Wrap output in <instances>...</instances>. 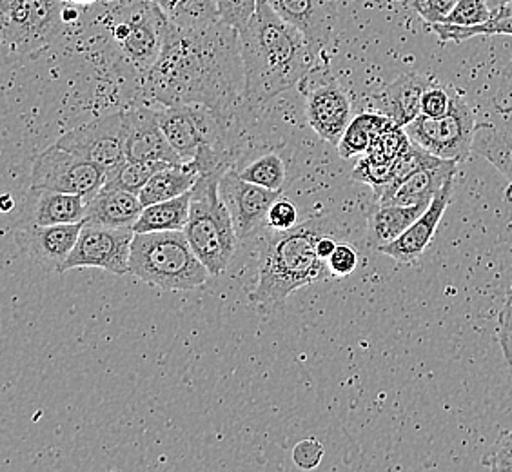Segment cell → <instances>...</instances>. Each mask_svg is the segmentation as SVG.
Wrapping results in <instances>:
<instances>
[{
	"mask_svg": "<svg viewBox=\"0 0 512 472\" xmlns=\"http://www.w3.org/2000/svg\"><path fill=\"white\" fill-rule=\"evenodd\" d=\"M142 79L144 97L158 106L193 104L229 117L246 102L238 31L222 20L197 28L169 22L157 62Z\"/></svg>",
	"mask_w": 512,
	"mask_h": 472,
	"instance_id": "1",
	"label": "cell"
},
{
	"mask_svg": "<svg viewBox=\"0 0 512 472\" xmlns=\"http://www.w3.org/2000/svg\"><path fill=\"white\" fill-rule=\"evenodd\" d=\"M238 42L249 108L262 106L298 86L318 59L311 42L267 0H258L253 17L238 30Z\"/></svg>",
	"mask_w": 512,
	"mask_h": 472,
	"instance_id": "2",
	"label": "cell"
},
{
	"mask_svg": "<svg viewBox=\"0 0 512 472\" xmlns=\"http://www.w3.org/2000/svg\"><path fill=\"white\" fill-rule=\"evenodd\" d=\"M333 229L325 218H311L293 229L273 231L267 236L260 247L258 280L249 300L269 311L286 304L291 293L331 275L327 260L316 251V244Z\"/></svg>",
	"mask_w": 512,
	"mask_h": 472,
	"instance_id": "3",
	"label": "cell"
},
{
	"mask_svg": "<svg viewBox=\"0 0 512 472\" xmlns=\"http://www.w3.org/2000/svg\"><path fill=\"white\" fill-rule=\"evenodd\" d=\"M129 273L166 291L197 289L211 276L184 231L135 233Z\"/></svg>",
	"mask_w": 512,
	"mask_h": 472,
	"instance_id": "4",
	"label": "cell"
},
{
	"mask_svg": "<svg viewBox=\"0 0 512 472\" xmlns=\"http://www.w3.org/2000/svg\"><path fill=\"white\" fill-rule=\"evenodd\" d=\"M229 168L200 175L191 189L188 226L184 229L193 251L211 276L222 275L237 251V231L220 195V180Z\"/></svg>",
	"mask_w": 512,
	"mask_h": 472,
	"instance_id": "5",
	"label": "cell"
},
{
	"mask_svg": "<svg viewBox=\"0 0 512 472\" xmlns=\"http://www.w3.org/2000/svg\"><path fill=\"white\" fill-rule=\"evenodd\" d=\"M169 20L149 0H113L108 30L120 57L144 77L164 46Z\"/></svg>",
	"mask_w": 512,
	"mask_h": 472,
	"instance_id": "6",
	"label": "cell"
},
{
	"mask_svg": "<svg viewBox=\"0 0 512 472\" xmlns=\"http://www.w3.org/2000/svg\"><path fill=\"white\" fill-rule=\"evenodd\" d=\"M66 0H0L2 40L15 55L42 51L59 35Z\"/></svg>",
	"mask_w": 512,
	"mask_h": 472,
	"instance_id": "7",
	"label": "cell"
},
{
	"mask_svg": "<svg viewBox=\"0 0 512 472\" xmlns=\"http://www.w3.org/2000/svg\"><path fill=\"white\" fill-rule=\"evenodd\" d=\"M473 109L462 95L451 93V108L444 117H420L405 126L411 142L444 160L463 162L471 155L476 135Z\"/></svg>",
	"mask_w": 512,
	"mask_h": 472,
	"instance_id": "8",
	"label": "cell"
},
{
	"mask_svg": "<svg viewBox=\"0 0 512 472\" xmlns=\"http://www.w3.org/2000/svg\"><path fill=\"white\" fill-rule=\"evenodd\" d=\"M108 173L57 144L42 151L31 168V191L73 193L91 200L106 184Z\"/></svg>",
	"mask_w": 512,
	"mask_h": 472,
	"instance_id": "9",
	"label": "cell"
},
{
	"mask_svg": "<svg viewBox=\"0 0 512 472\" xmlns=\"http://www.w3.org/2000/svg\"><path fill=\"white\" fill-rule=\"evenodd\" d=\"M126 135V111H120L71 129L57 140V146L86 158L109 173L128 160Z\"/></svg>",
	"mask_w": 512,
	"mask_h": 472,
	"instance_id": "10",
	"label": "cell"
},
{
	"mask_svg": "<svg viewBox=\"0 0 512 472\" xmlns=\"http://www.w3.org/2000/svg\"><path fill=\"white\" fill-rule=\"evenodd\" d=\"M135 231L129 227H106L84 224L79 242L59 273L79 267H97L113 275H128L131 244Z\"/></svg>",
	"mask_w": 512,
	"mask_h": 472,
	"instance_id": "11",
	"label": "cell"
},
{
	"mask_svg": "<svg viewBox=\"0 0 512 472\" xmlns=\"http://www.w3.org/2000/svg\"><path fill=\"white\" fill-rule=\"evenodd\" d=\"M158 118L169 144L184 162L195 160L200 148L215 146L217 142L220 117L204 106H160Z\"/></svg>",
	"mask_w": 512,
	"mask_h": 472,
	"instance_id": "12",
	"label": "cell"
},
{
	"mask_svg": "<svg viewBox=\"0 0 512 472\" xmlns=\"http://www.w3.org/2000/svg\"><path fill=\"white\" fill-rule=\"evenodd\" d=\"M220 195L231 213L238 240H246L267 226L269 211L282 191L256 186L240 177L237 169L229 168L220 180Z\"/></svg>",
	"mask_w": 512,
	"mask_h": 472,
	"instance_id": "13",
	"label": "cell"
},
{
	"mask_svg": "<svg viewBox=\"0 0 512 472\" xmlns=\"http://www.w3.org/2000/svg\"><path fill=\"white\" fill-rule=\"evenodd\" d=\"M128 135H126V157L142 162H184L169 144L164 129L160 126L158 109L135 108L126 111Z\"/></svg>",
	"mask_w": 512,
	"mask_h": 472,
	"instance_id": "14",
	"label": "cell"
},
{
	"mask_svg": "<svg viewBox=\"0 0 512 472\" xmlns=\"http://www.w3.org/2000/svg\"><path fill=\"white\" fill-rule=\"evenodd\" d=\"M453 189L454 178L434 195L433 202L425 209L424 215L418 218L404 235L398 236L391 244L380 247L378 253L391 256L398 264L418 262V258L424 255L425 249L433 242L436 229L440 226L445 209L453 197Z\"/></svg>",
	"mask_w": 512,
	"mask_h": 472,
	"instance_id": "15",
	"label": "cell"
},
{
	"mask_svg": "<svg viewBox=\"0 0 512 472\" xmlns=\"http://www.w3.org/2000/svg\"><path fill=\"white\" fill-rule=\"evenodd\" d=\"M306 115L318 137L331 146H338L351 124V100L336 82H329L307 95Z\"/></svg>",
	"mask_w": 512,
	"mask_h": 472,
	"instance_id": "16",
	"label": "cell"
},
{
	"mask_svg": "<svg viewBox=\"0 0 512 472\" xmlns=\"http://www.w3.org/2000/svg\"><path fill=\"white\" fill-rule=\"evenodd\" d=\"M269 6L306 37L316 53L324 50L335 20L331 0H267Z\"/></svg>",
	"mask_w": 512,
	"mask_h": 472,
	"instance_id": "17",
	"label": "cell"
},
{
	"mask_svg": "<svg viewBox=\"0 0 512 472\" xmlns=\"http://www.w3.org/2000/svg\"><path fill=\"white\" fill-rule=\"evenodd\" d=\"M458 162L445 160L433 168H422L414 171L413 175L402 180L398 186L385 191L382 197L378 198V204L382 206H420V204H431L434 195L442 187L453 180L456 175Z\"/></svg>",
	"mask_w": 512,
	"mask_h": 472,
	"instance_id": "18",
	"label": "cell"
},
{
	"mask_svg": "<svg viewBox=\"0 0 512 472\" xmlns=\"http://www.w3.org/2000/svg\"><path fill=\"white\" fill-rule=\"evenodd\" d=\"M429 88L431 80L424 75H402L378 95V113H384L396 126L405 128L422 115V97Z\"/></svg>",
	"mask_w": 512,
	"mask_h": 472,
	"instance_id": "19",
	"label": "cell"
},
{
	"mask_svg": "<svg viewBox=\"0 0 512 472\" xmlns=\"http://www.w3.org/2000/svg\"><path fill=\"white\" fill-rule=\"evenodd\" d=\"M142 211L144 204L137 193L104 186L89 200L84 224L133 229Z\"/></svg>",
	"mask_w": 512,
	"mask_h": 472,
	"instance_id": "20",
	"label": "cell"
},
{
	"mask_svg": "<svg viewBox=\"0 0 512 472\" xmlns=\"http://www.w3.org/2000/svg\"><path fill=\"white\" fill-rule=\"evenodd\" d=\"M200 175L202 171L195 160L169 164L168 168L158 171L157 175L149 180L146 187L138 193V197L144 207L180 197L193 189Z\"/></svg>",
	"mask_w": 512,
	"mask_h": 472,
	"instance_id": "21",
	"label": "cell"
},
{
	"mask_svg": "<svg viewBox=\"0 0 512 472\" xmlns=\"http://www.w3.org/2000/svg\"><path fill=\"white\" fill-rule=\"evenodd\" d=\"M84 222L79 224H57V226H35L30 229V244L33 253H37L44 262L59 271L71 251L79 242Z\"/></svg>",
	"mask_w": 512,
	"mask_h": 472,
	"instance_id": "22",
	"label": "cell"
},
{
	"mask_svg": "<svg viewBox=\"0 0 512 472\" xmlns=\"http://www.w3.org/2000/svg\"><path fill=\"white\" fill-rule=\"evenodd\" d=\"M429 204L420 206H382L378 204L369 215V244L376 251L404 235L418 218L424 215Z\"/></svg>",
	"mask_w": 512,
	"mask_h": 472,
	"instance_id": "23",
	"label": "cell"
},
{
	"mask_svg": "<svg viewBox=\"0 0 512 472\" xmlns=\"http://www.w3.org/2000/svg\"><path fill=\"white\" fill-rule=\"evenodd\" d=\"M88 200L73 193L40 191L37 206L33 211L35 226H57V224H79L86 220Z\"/></svg>",
	"mask_w": 512,
	"mask_h": 472,
	"instance_id": "24",
	"label": "cell"
},
{
	"mask_svg": "<svg viewBox=\"0 0 512 472\" xmlns=\"http://www.w3.org/2000/svg\"><path fill=\"white\" fill-rule=\"evenodd\" d=\"M189 206H191V191L180 197L144 207L137 224L133 226V231L135 233L184 231L188 226Z\"/></svg>",
	"mask_w": 512,
	"mask_h": 472,
	"instance_id": "25",
	"label": "cell"
},
{
	"mask_svg": "<svg viewBox=\"0 0 512 472\" xmlns=\"http://www.w3.org/2000/svg\"><path fill=\"white\" fill-rule=\"evenodd\" d=\"M393 126V120L385 117L384 113H362L351 120L336 149L342 158L365 155L373 140Z\"/></svg>",
	"mask_w": 512,
	"mask_h": 472,
	"instance_id": "26",
	"label": "cell"
},
{
	"mask_svg": "<svg viewBox=\"0 0 512 472\" xmlns=\"http://www.w3.org/2000/svg\"><path fill=\"white\" fill-rule=\"evenodd\" d=\"M473 151L489 160L512 186V131L500 124L478 126Z\"/></svg>",
	"mask_w": 512,
	"mask_h": 472,
	"instance_id": "27",
	"label": "cell"
},
{
	"mask_svg": "<svg viewBox=\"0 0 512 472\" xmlns=\"http://www.w3.org/2000/svg\"><path fill=\"white\" fill-rule=\"evenodd\" d=\"M158 6L171 24L197 28L220 20L215 0H149Z\"/></svg>",
	"mask_w": 512,
	"mask_h": 472,
	"instance_id": "28",
	"label": "cell"
},
{
	"mask_svg": "<svg viewBox=\"0 0 512 472\" xmlns=\"http://www.w3.org/2000/svg\"><path fill=\"white\" fill-rule=\"evenodd\" d=\"M168 162H142V160H126L119 168L109 171L106 187L126 189L131 193H140L158 171L168 168Z\"/></svg>",
	"mask_w": 512,
	"mask_h": 472,
	"instance_id": "29",
	"label": "cell"
},
{
	"mask_svg": "<svg viewBox=\"0 0 512 472\" xmlns=\"http://www.w3.org/2000/svg\"><path fill=\"white\" fill-rule=\"evenodd\" d=\"M240 177L246 178L247 182H253L256 186L282 191L286 184V164L278 153H267L256 158L246 168L238 171Z\"/></svg>",
	"mask_w": 512,
	"mask_h": 472,
	"instance_id": "30",
	"label": "cell"
},
{
	"mask_svg": "<svg viewBox=\"0 0 512 472\" xmlns=\"http://www.w3.org/2000/svg\"><path fill=\"white\" fill-rule=\"evenodd\" d=\"M393 164L382 157H376L373 153H365L364 157L360 158V162L356 164L355 171H353V180L364 182L375 189L376 198L382 195L385 187L391 184L393 180Z\"/></svg>",
	"mask_w": 512,
	"mask_h": 472,
	"instance_id": "31",
	"label": "cell"
},
{
	"mask_svg": "<svg viewBox=\"0 0 512 472\" xmlns=\"http://www.w3.org/2000/svg\"><path fill=\"white\" fill-rule=\"evenodd\" d=\"M494 10L487 0H458L453 13L442 24H454L462 28L480 26L493 19Z\"/></svg>",
	"mask_w": 512,
	"mask_h": 472,
	"instance_id": "32",
	"label": "cell"
},
{
	"mask_svg": "<svg viewBox=\"0 0 512 472\" xmlns=\"http://www.w3.org/2000/svg\"><path fill=\"white\" fill-rule=\"evenodd\" d=\"M411 138L407 135L405 128H400L394 124L393 128L384 131L380 137H376L367 153H373L376 157L385 158L389 162H394L400 155H404L407 149L411 148Z\"/></svg>",
	"mask_w": 512,
	"mask_h": 472,
	"instance_id": "33",
	"label": "cell"
},
{
	"mask_svg": "<svg viewBox=\"0 0 512 472\" xmlns=\"http://www.w3.org/2000/svg\"><path fill=\"white\" fill-rule=\"evenodd\" d=\"M256 4L258 0H215L220 20L237 31L253 17Z\"/></svg>",
	"mask_w": 512,
	"mask_h": 472,
	"instance_id": "34",
	"label": "cell"
},
{
	"mask_svg": "<svg viewBox=\"0 0 512 472\" xmlns=\"http://www.w3.org/2000/svg\"><path fill=\"white\" fill-rule=\"evenodd\" d=\"M482 465L491 471L512 472V431L502 434L482 456Z\"/></svg>",
	"mask_w": 512,
	"mask_h": 472,
	"instance_id": "35",
	"label": "cell"
},
{
	"mask_svg": "<svg viewBox=\"0 0 512 472\" xmlns=\"http://www.w3.org/2000/svg\"><path fill=\"white\" fill-rule=\"evenodd\" d=\"M498 344L502 347L503 358L512 376V286L507 291L502 311L498 315V331H496Z\"/></svg>",
	"mask_w": 512,
	"mask_h": 472,
	"instance_id": "36",
	"label": "cell"
},
{
	"mask_svg": "<svg viewBox=\"0 0 512 472\" xmlns=\"http://www.w3.org/2000/svg\"><path fill=\"white\" fill-rule=\"evenodd\" d=\"M458 0H413V8L429 26L442 24L453 13Z\"/></svg>",
	"mask_w": 512,
	"mask_h": 472,
	"instance_id": "37",
	"label": "cell"
},
{
	"mask_svg": "<svg viewBox=\"0 0 512 472\" xmlns=\"http://www.w3.org/2000/svg\"><path fill=\"white\" fill-rule=\"evenodd\" d=\"M298 224V211L295 204H291L286 198H278L267 217V226L273 231H287Z\"/></svg>",
	"mask_w": 512,
	"mask_h": 472,
	"instance_id": "38",
	"label": "cell"
},
{
	"mask_svg": "<svg viewBox=\"0 0 512 472\" xmlns=\"http://www.w3.org/2000/svg\"><path fill=\"white\" fill-rule=\"evenodd\" d=\"M322 458H324V445L313 438L296 443L293 449V462L304 471L316 469L322 462Z\"/></svg>",
	"mask_w": 512,
	"mask_h": 472,
	"instance_id": "39",
	"label": "cell"
},
{
	"mask_svg": "<svg viewBox=\"0 0 512 472\" xmlns=\"http://www.w3.org/2000/svg\"><path fill=\"white\" fill-rule=\"evenodd\" d=\"M327 266H329L331 275L338 276V278L353 275L358 267V253L347 244H338L335 253L329 256Z\"/></svg>",
	"mask_w": 512,
	"mask_h": 472,
	"instance_id": "40",
	"label": "cell"
},
{
	"mask_svg": "<svg viewBox=\"0 0 512 472\" xmlns=\"http://www.w3.org/2000/svg\"><path fill=\"white\" fill-rule=\"evenodd\" d=\"M451 108V93L444 88L427 89L422 97V115L425 117H444Z\"/></svg>",
	"mask_w": 512,
	"mask_h": 472,
	"instance_id": "41",
	"label": "cell"
},
{
	"mask_svg": "<svg viewBox=\"0 0 512 472\" xmlns=\"http://www.w3.org/2000/svg\"><path fill=\"white\" fill-rule=\"evenodd\" d=\"M494 106H496V115L502 120L500 126L512 131V73L505 77L502 88L498 89L494 97Z\"/></svg>",
	"mask_w": 512,
	"mask_h": 472,
	"instance_id": "42",
	"label": "cell"
},
{
	"mask_svg": "<svg viewBox=\"0 0 512 472\" xmlns=\"http://www.w3.org/2000/svg\"><path fill=\"white\" fill-rule=\"evenodd\" d=\"M336 246H338V244H336L333 233H327V235L322 236V238L318 240L316 251H318V255L322 256L324 260H329V256L335 253Z\"/></svg>",
	"mask_w": 512,
	"mask_h": 472,
	"instance_id": "43",
	"label": "cell"
},
{
	"mask_svg": "<svg viewBox=\"0 0 512 472\" xmlns=\"http://www.w3.org/2000/svg\"><path fill=\"white\" fill-rule=\"evenodd\" d=\"M77 17H79V13H77V10H73L71 6H68V4H66V8H64V22H66V24H69V22H75V20H77Z\"/></svg>",
	"mask_w": 512,
	"mask_h": 472,
	"instance_id": "44",
	"label": "cell"
},
{
	"mask_svg": "<svg viewBox=\"0 0 512 472\" xmlns=\"http://www.w3.org/2000/svg\"><path fill=\"white\" fill-rule=\"evenodd\" d=\"M489 2V6L493 8V10H498V8H503V6H507V4H512V0H487Z\"/></svg>",
	"mask_w": 512,
	"mask_h": 472,
	"instance_id": "45",
	"label": "cell"
},
{
	"mask_svg": "<svg viewBox=\"0 0 512 472\" xmlns=\"http://www.w3.org/2000/svg\"><path fill=\"white\" fill-rule=\"evenodd\" d=\"M69 2H73V4H77V6H89V4H95V2H99V0H69Z\"/></svg>",
	"mask_w": 512,
	"mask_h": 472,
	"instance_id": "46",
	"label": "cell"
}]
</instances>
